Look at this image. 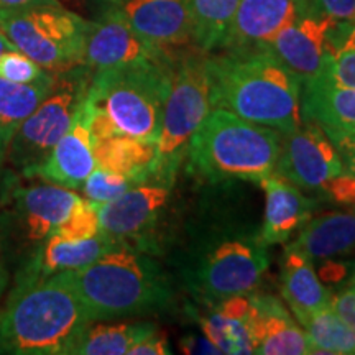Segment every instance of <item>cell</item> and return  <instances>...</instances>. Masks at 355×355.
<instances>
[{"label":"cell","mask_w":355,"mask_h":355,"mask_svg":"<svg viewBox=\"0 0 355 355\" xmlns=\"http://www.w3.org/2000/svg\"><path fill=\"white\" fill-rule=\"evenodd\" d=\"M173 352L168 339L165 336H159L157 331L145 336L130 349V355H170Z\"/></svg>","instance_id":"37"},{"label":"cell","mask_w":355,"mask_h":355,"mask_svg":"<svg viewBox=\"0 0 355 355\" xmlns=\"http://www.w3.org/2000/svg\"><path fill=\"white\" fill-rule=\"evenodd\" d=\"M322 76L332 83L355 89V24L337 21L327 42Z\"/></svg>","instance_id":"30"},{"label":"cell","mask_w":355,"mask_h":355,"mask_svg":"<svg viewBox=\"0 0 355 355\" xmlns=\"http://www.w3.org/2000/svg\"><path fill=\"white\" fill-rule=\"evenodd\" d=\"M331 308L349 322L350 326L355 327V270L352 275L345 279V285L340 288L336 295L331 298Z\"/></svg>","instance_id":"35"},{"label":"cell","mask_w":355,"mask_h":355,"mask_svg":"<svg viewBox=\"0 0 355 355\" xmlns=\"http://www.w3.org/2000/svg\"><path fill=\"white\" fill-rule=\"evenodd\" d=\"M173 58L175 55L159 51L144 42L121 13L105 2L99 19L87 25L81 64L94 73L145 61H170Z\"/></svg>","instance_id":"14"},{"label":"cell","mask_w":355,"mask_h":355,"mask_svg":"<svg viewBox=\"0 0 355 355\" xmlns=\"http://www.w3.org/2000/svg\"><path fill=\"white\" fill-rule=\"evenodd\" d=\"M171 184L146 181L135 184L114 201L101 204V232L110 235L121 245L148 252L162 212L170 201Z\"/></svg>","instance_id":"12"},{"label":"cell","mask_w":355,"mask_h":355,"mask_svg":"<svg viewBox=\"0 0 355 355\" xmlns=\"http://www.w3.org/2000/svg\"><path fill=\"white\" fill-rule=\"evenodd\" d=\"M71 275L91 322L157 313L173 298L171 282L158 261L127 245Z\"/></svg>","instance_id":"3"},{"label":"cell","mask_w":355,"mask_h":355,"mask_svg":"<svg viewBox=\"0 0 355 355\" xmlns=\"http://www.w3.org/2000/svg\"><path fill=\"white\" fill-rule=\"evenodd\" d=\"M186 354H220L214 344L207 340V337H188V343L181 344Z\"/></svg>","instance_id":"40"},{"label":"cell","mask_w":355,"mask_h":355,"mask_svg":"<svg viewBox=\"0 0 355 355\" xmlns=\"http://www.w3.org/2000/svg\"><path fill=\"white\" fill-rule=\"evenodd\" d=\"M78 199L79 194L63 186H24L19 181L0 212V230L26 260L56 232Z\"/></svg>","instance_id":"10"},{"label":"cell","mask_w":355,"mask_h":355,"mask_svg":"<svg viewBox=\"0 0 355 355\" xmlns=\"http://www.w3.org/2000/svg\"><path fill=\"white\" fill-rule=\"evenodd\" d=\"M345 170L343 158L318 123L303 121L301 127L282 133L275 171L300 189L321 193L332 178Z\"/></svg>","instance_id":"11"},{"label":"cell","mask_w":355,"mask_h":355,"mask_svg":"<svg viewBox=\"0 0 355 355\" xmlns=\"http://www.w3.org/2000/svg\"><path fill=\"white\" fill-rule=\"evenodd\" d=\"M313 2L331 19L355 24V0H313Z\"/></svg>","instance_id":"36"},{"label":"cell","mask_w":355,"mask_h":355,"mask_svg":"<svg viewBox=\"0 0 355 355\" xmlns=\"http://www.w3.org/2000/svg\"><path fill=\"white\" fill-rule=\"evenodd\" d=\"M301 326L308 336L311 354L355 355V327L331 306L311 314Z\"/></svg>","instance_id":"29"},{"label":"cell","mask_w":355,"mask_h":355,"mask_svg":"<svg viewBox=\"0 0 355 355\" xmlns=\"http://www.w3.org/2000/svg\"><path fill=\"white\" fill-rule=\"evenodd\" d=\"M308 0H241L220 46L224 51L260 50L290 25Z\"/></svg>","instance_id":"16"},{"label":"cell","mask_w":355,"mask_h":355,"mask_svg":"<svg viewBox=\"0 0 355 355\" xmlns=\"http://www.w3.org/2000/svg\"><path fill=\"white\" fill-rule=\"evenodd\" d=\"M53 73H48L38 63L19 50L6 51L0 56V78L17 84H33L43 81Z\"/></svg>","instance_id":"33"},{"label":"cell","mask_w":355,"mask_h":355,"mask_svg":"<svg viewBox=\"0 0 355 355\" xmlns=\"http://www.w3.org/2000/svg\"><path fill=\"white\" fill-rule=\"evenodd\" d=\"M89 322L71 272L17 275L0 314V354L69 355Z\"/></svg>","instance_id":"1"},{"label":"cell","mask_w":355,"mask_h":355,"mask_svg":"<svg viewBox=\"0 0 355 355\" xmlns=\"http://www.w3.org/2000/svg\"><path fill=\"white\" fill-rule=\"evenodd\" d=\"M92 71L79 64L55 74L46 97L40 102L12 137L6 153V165L20 178H28L58 141L73 125L91 84Z\"/></svg>","instance_id":"9"},{"label":"cell","mask_w":355,"mask_h":355,"mask_svg":"<svg viewBox=\"0 0 355 355\" xmlns=\"http://www.w3.org/2000/svg\"><path fill=\"white\" fill-rule=\"evenodd\" d=\"M301 117L318 123L329 139L355 135V89L318 76L301 84Z\"/></svg>","instance_id":"20"},{"label":"cell","mask_w":355,"mask_h":355,"mask_svg":"<svg viewBox=\"0 0 355 355\" xmlns=\"http://www.w3.org/2000/svg\"><path fill=\"white\" fill-rule=\"evenodd\" d=\"M20 181V175L13 171L10 166L6 165L3 159H0V212H2L3 206H6L8 198H10L12 189Z\"/></svg>","instance_id":"39"},{"label":"cell","mask_w":355,"mask_h":355,"mask_svg":"<svg viewBox=\"0 0 355 355\" xmlns=\"http://www.w3.org/2000/svg\"><path fill=\"white\" fill-rule=\"evenodd\" d=\"M26 2H30V0H0V7H15Z\"/></svg>","instance_id":"43"},{"label":"cell","mask_w":355,"mask_h":355,"mask_svg":"<svg viewBox=\"0 0 355 355\" xmlns=\"http://www.w3.org/2000/svg\"><path fill=\"white\" fill-rule=\"evenodd\" d=\"M260 309V344L255 354L304 355L311 345L303 326L293 321L290 311L270 295H255Z\"/></svg>","instance_id":"25"},{"label":"cell","mask_w":355,"mask_h":355,"mask_svg":"<svg viewBox=\"0 0 355 355\" xmlns=\"http://www.w3.org/2000/svg\"><path fill=\"white\" fill-rule=\"evenodd\" d=\"M343 158L344 168L355 176V135H340L331 140Z\"/></svg>","instance_id":"38"},{"label":"cell","mask_w":355,"mask_h":355,"mask_svg":"<svg viewBox=\"0 0 355 355\" xmlns=\"http://www.w3.org/2000/svg\"><path fill=\"white\" fill-rule=\"evenodd\" d=\"M214 109L207 53L196 51L173 60L171 81L157 139L152 181L171 184L189 141Z\"/></svg>","instance_id":"6"},{"label":"cell","mask_w":355,"mask_h":355,"mask_svg":"<svg viewBox=\"0 0 355 355\" xmlns=\"http://www.w3.org/2000/svg\"><path fill=\"white\" fill-rule=\"evenodd\" d=\"M89 20L58 0H30L0 7V30L17 50L48 73H61L83 63Z\"/></svg>","instance_id":"7"},{"label":"cell","mask_w":355,"mask_h":355,"mask_svg":"<svg viewBox=\"0 0 355 355\" xmlns=\"http://www.w3.org/2000/svg\"><path fill=\"white\" fill-rule=\"evenodd\" d=\"M132 186H135V183H133L130 178L96 166V170L87 176V180L84 181L81 188L84 196L101 206V204L117 199L127 189H130Z\"/></svg>","instance_id":"32"},{"label":"cell","mask_w":355,"mask_h":355,"mask_svg":"<svg viewBox=\"0 0 355 355\" xmlns=\"http://www.w3.org/2000/svg\"><path fill=\"white\" fill-rule=\"evenodd\" d=\"M260 184L266 194L265 217L259 232L261 242L265 245L285 243L313 217L316 201L277 173L266 176Z\"/></svg>","instance_id":"19"},{"label":"cell","mask_w":355,"mask_h":355,"mask_svg":"<svg viewBox=\"0 0 355 355\" xmlns=\"http://www.w3.org/2000/svg\"><path fill=\"white\" fill-rule=\"evenodd\" d=\"M117 245L121 243L104 232L86 241H64L53 234L25 260L19 273L46 278L60 272H76L94 263Z\"/></svg>","instance_id":"21"},{"label":"cell","mask_w":355,"mask_h":355,"mask_svg":"<svg viewBox=\"0 0 355 355\" xmlns=\"http://www.w3.org/2000/svg\"><path fill=\"white\" fill-rule=\"evenodd\" d=\"M199 324L220 354H255L260 344V309L252 293L212 304L211 313Z\"/></svg>","instance_id":"17"},{"label":"cell","mask_w":355,"mask_h":355,"mask_svg":"<svg viewBox=\"0 0 355 355\" xmlns=\"http://www.w3.org/2000/svg\"><path fill=\"white\" fill-rule=\"evenodd\" d=\"M321 194L334 204H339V206H345V207H349V209H354L355 207V176L350 171L344 170L340 175L332 178L329 183L324 186Z\"/></svg>","instance_id":"34"},{"label":"cell","mask_w":355,"mask_h":355,"mask_svg":"<svg viewBox=\"0 0 355 355\" xmlns=\"http://www.w3.org/2000/svg\"><path fill=\"white\" fill-rule=\"evenodd\" d=\"M139 37L173 55L193 44V25L184 0H105Z\"/></svg>","instance_id":"15"},{"label":"cell","mask_w":355,"mask_h":355,"mask_svg":"<svg viewBox=\"0 0 355 355\" xmlns=\"http://www.w3.org/2000/svg\"><path fill=\"white\" fill-rule=\"evenodd\" d=\"M193 25V44L202 53L220 46L241 0H184Z\"/></svg>","instance_id":"28"},{"label":"cell","mask_w":355,"mask_h":355,"mask_svg":"<svg viewBox=\"0 0 355 355\" xmlns=\"http://www.w3.org/2000/svg\"><path fill=\"white\" fill-rule=\"evenodd\" d=\"M53 81L55 74L33 84H17L0 78V159L6 162L12 137L46 97Z\"/></svg>","instance_id":"26"},{"label":"cell","mask_w":355,"mask_h":355,"mask_svg":"<svg viewBox=\"0 0 355 355\" xmlns=\"http://www.w3.org/2000/svg\"><path fill=\"white\" fill-rule=\"evenodd\" d=\"M96 165L104 170L119 173L130 178L135 184L152 181L157 144L135 139V137L117 135L92 141Z\"/></svg>","instance_id":"24"},{"label":"cell","mask_w":355,"mask_h":355,"mask_svg":"<svg viewBox=\"0 0 355 355\" xmlns=\"http://www.w3.org/2000/svg\"><path fill=\"white\" fill-rule=\"evenodd\" d=\"M99 232V204L79 196L55 234L64 241H86V239L94 237Z\"/></svg>","instance_id":"31"},{"label":"cell","mask_w":355,"mask_h":355,"mask_svg":"<svg viewBox=\"0 0 355 355\" xmlns=\"http://www.w3.org/2000/svg\"><path fill=\"white\" fill-rule=\"evenodd\" d=\"M282 133L214 107L189 141V170L211 183H260L277 166Z\"/></svg>","instance_id":"4"},{"label":"cell","mask_w":355,"mask_h":355,"mask_svg":"<svg viewBox=\"0 0 355 355\" xmlns=\"http://www.w3.org/2000/svg\"><path fill=\"white\" fill-rule=\"evenodd\" d=\"M337 20L326 15L316 3H306L300 15L279 30L260 50L282 63L301 84L321 76L327 56V42Z\"/></svg>","instance_id":"13"},{"label":"cell","mask_w":355,"mask_h":355,"mask_svg":"<svg viewBox=\"0 0 355 355\" xmlns=\"http://www.w3.org/2000/svg\"><path fill=\"white\" fill-rule=\"evenodd\" d=\"M7 285V270L2 263V259H0V295H2L3 288Z\"/></svg>","instance_id":"42"},{"label":"cell","mask_w":355,"mask_h":355,"mask_svg":"<svg viewBox=\"0 0 355 355\" xmlns=\"http://www.w3.org/2000/svg\"><path fill=\"white\" fill-rule=\"evenodd\" d=\"M96 166L91 132L81 105L69 130L53 146L42 165L30 173L28 178H38L44 183L63 186V188L79 189L87 176L96 170Z\"/></svg>","instance_id":"18"},{"label":"cell","mask_w":355,"mask_h":355,"mask_svg":"<svg viewBox=\"0 0 355 355\" xmlns=\"http://www.w3.org/2000/svg\"><path fill=\"white\" fill-rule=\"evenodd\" d=\"M282 295L300 324L311 314L331 306L332 293L318 277L314 263L288 245L282 266Z\"/></svg>","instance_id":"23"},{"label":"cell","mask_w":355,"mask_h":355,"mask_svg":"<svg viewBox=\"0 0 355 355\" xmlns=\"http://www.w3.org/2000/svg\"><path fill=\"white\" fill-rule=\"evenodd\" d=\"M290 247L313 263L355 254V207L311 217Z\"/></svg>","instance_id":"22"},{"label":"cell","mask_w":355,"mask_h":355,"mask_svg":"<svg viewBox=\"0 0 355 355\" xmlns=\"http://www.w3.org/2000/svg\"><path fill=\"white\" fill-rule=\"evenodd\" d=\"M10 50H17V48L13 46L10 40H8L6 35H3L2 30H0V56H2L6 51H10Z\"/></svg>","instance_id":"41"},{"label":"cell","mask_w":355,"mask_h":355,"mask_svg":"<svg viewBox=\"0 0 355 355\" xmlns=\"http://www.w3.org/2000/svg\"><path fill=\"white\" fill-rule=\"evenodd\" d=\"M270 257L259 234H216L196 247L183 270L186 286L207 304L259 286Z\"/></svg>","instance_id":"8"},{"label":"cell","mask_w":355,"mask_h":355,"mask_svg":"<svg viewBox=\"0 0 355 355\" xmlns=\"http://www.w3.org/2000/svg\"><path fill=\"white\" fill-rule=\"evenodd\" d=\"M214 107L290 133L301 127V81L265 50L207 56Z\"/></svg>","instance_id":"2"},{"label":"cell","mask_w":355,"mask_h":355,"mask_svg":"<svg viewBox=\"0 0 355 355\" xmlns=\"http://www.w3.org/2000/svg\"><path fill=\"white\" fill-rule=\"evenodd\" d=\"M173 60L94 71L86 99L104 110L123 135L157 144Z\"/></svg>","instance_id":"5"},{"label":"cell","mask_w":355,"mask_h":355,"mask_svg":"<svg viewBox=\"0 0 355 355\" xmlns=\"http://www.w3.org/2000/svg\"><path fill=\"white\" fill-rule=\"evenodd\" d=\"M153 324H92L86 327L74 340L69 355H125L130 349L152 334Z\"/></svg>","instance_id":"27"}]
</instances>
